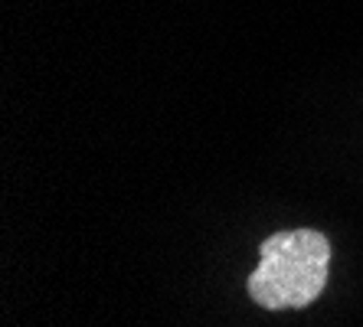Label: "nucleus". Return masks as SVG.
Returning <instances> with one entry per match:
<instances>
[{
  "label": "nucleus",
  "instance_id": "nucleus-1",
  "mask_svg": "<svg viewBox=\"0 0 363 327\" xmlns=\"http://www.w3.org/2000/svg\"><path fill=\"white\" fill-rule=\"evenodd\" d=\"M330 243L318 229L269 235L259 249V269L249 275V298L269 311L308 308L328 285Z\"/></svg>",
  "mask_w": 363,
  "mask_h": 327
}]
</instances>
